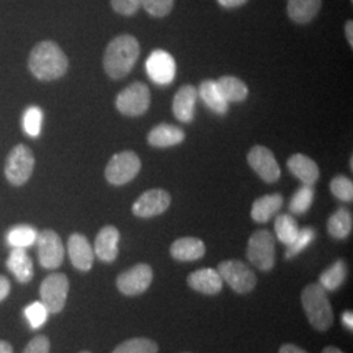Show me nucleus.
Returning a JSON list of instances; mask_svg holds the SVG:
<instances>
[{
    "label": "nucleus",
    "mask_w": 353,
    "mask_h": 353,
    "mask_svg": "<svg viewBox=\"0 0 353 353\" xmlns=\"http://www.w3.org/2000/svg\"><path fill=\"white\" fill-rule=\"evenodd\" d=\"M29 70L38 80H57L67 72L68 59L58 43L43 41L37 43L29 54Z\"/></svg>",
    "instance_id": "obj_1"
},
{
    "label": "nucleus",
    "mask_w": 353,
    "mask_h": 353,
    "mask_svg": "<svg viewBox=\"0 0 353 353\" xmlns=\"http://www.w3.org/2000/svg\"><path fill=\"white\" fill-rule=\"evenodd\" d=\"M139 54V41L131 34H121L109 42L103 54V68L112 79H122L131 72Z\"/></svg>",
    "instance_id": "obj_2"
},
{
    "label": "nucleus",
    "mask_w": 353,
    "mask_h": 353,
    "mask_svg": "<svg viewBox=\"0 0 353 353\" xmlns=\"http://www.w3.org/2000/svg\"><path fill=\"white\" fill-rule=\"evenodd\" d=\"M303 310L310 325L318 331H327L334 323V312L327 297V290L319 283L306 285L301 294Z\"/></svg>",
    "instance_id": "obj_3"
},
{
    "label": "nucleus",
    "mask_w": 353,
    "mask_h": 353,
    "mask_svg": "<svg viewBox=\"0 0 353 353\" xmlns=\"http://www.w3.org/2000/svg\"><path fill=\"white\" fill-rule=\"evenodd\" d=\"M248 259L262 271H271L275 265V237L267 230L254 232L248 243Z\"/></svg>",
    "instance_id": "obj_4"
},
{
    "label": "nucleus",
    "mask_w": 353,
    "mask_h": 353,
    "mask_svg": "<svg viewBox=\"0 0 353 353\" xmlns=\"http://www.w3.org/2000/svg\"><path fill=\"white\" fill-rule=\"evenodd\" d=\"M141 169L139 156L132 151H123L114 154L105 169V176L114 186H122L131 182Z\"/></svg>",
    "instance_id": "obj_5"
},
{
    "label": "nucleus",
    "mask_w": 353,
    "mask_h": 353,
    "mask_svg": "<svg viewBox=\"0 0 353 353\" xmlns=\"http://www.w3.org/2000/svg\"><path fill=\"white\" fill-rule=\"evenodd\" d=\"M151 92L144 84L137 81L130 87L123 89L115 100V106L119 113L127 117H139L150 109Z\"/></svg>",
    "instance_id": "obj_6"
},
{
    "label": "nucleus",
    "mask_w": 353,
    "mask_h": 353,
    "mask_svg": "<svg viewBox=\"0 0 353 353\" xmlns=\"http://www.w3.org/2000/svg\"><path fill=\"white\" fill-rule=\"evenodd\" d=\"M33 169H34L33 153L24 144H19L10 152L6 161L4 173L13 186H23L32 176Z\"/></svg>",
    "instance_id": "obj_7"
},
{
    "label": "nucleus",
    "mask_w": 353,
    "mask_h": 353,
    "mask_svg": "<svg viewBox=\"0 0 353 353\" xmlns=\"http://www.w3.org/2000/svg\"><path fill=\"white\" fill-rule=\"evenodd\" d=\"M70 290L68 279L64 274H51L45 279L39 288L41 303L51 314L63 310Z\"/></svg>",
    "instance_id": "obj_8"
},
{
    "label": "nucleus",
    "mask_w": 353,
    "mask_h": 353,
    "mask_svg": "<svg viewBox=\"0 0 353 353\" xmlns=\"http://www.w3.org/2000/svg\"><path fill=\"white\" fill-rule=\"evenodd\" d=\"M217 271L223 281H227L228 285L237 293H249L256 285V276L252 270L240 261L229 259L221 262Z\"/></svg>",
    "instance_id": "obj_9"
},
{
    "label": "nucleus",
    "mask_w": 353,
    "mask_h": 353,
    "mask_svg": "<svg viewBox=\"0 0 353 353\" xmlns=\"http://www.w3.org/2000/svg\"><path fill=\"white\" fill-rule=\"evenodd\" d=\"M36 242L39 265L43 268L55 270L63 263V242L54 230H43L38 234Z\"/></svg>",
    "instance_id": "obj_10"
},
{
    "label": "nucleus",
    "mask_w": 353,
    "mask_h": 353,
    "mask_svg": "<svg viewBox=\"0 0 353 353\" xmlns=\"http://www.w3.org/2000/svg\"><path fill=\"white\" fill-rule=\"evenodd\" d=\"M153 271L150 265L139 263L122 272L117 279V287L126 296H138L150 288Z\"/></svg>",
    "instance_id": "obj_11"
},
{
    "label": "nucleus",
    "mask_w": 353,
    "mask_h": 353,
    "mask_svg": "<svg viewBox=\"0 0 353 353\" xmlns=\"http://www.w3.org/2000/svg\"><path fill=\"white\" fill-rule=\"evenodd\" d=\"M248 161L252 170L267 183H275L281 176V170L274 153L263 145L252 147Z\"/></svg>",
    "instance_id": "obj_12"
},
{
    "label": "nucleus",
    "mask_w": 353,
    "mask_h": 353,
    "mask_svg": "<svg viewBox=\"0 0 353 353\" xmlns=\"http://www.w3.org/2000/svg\"><path fill=\"white\" fill-rule=\"evenodd\" d=\"M172 202L170 194L161 189H152L143 192L132 205V214L141 219H150L164 214Z\"/></svg>",
    "instance_id": "obj_13"
},
{
    "label": "nucleus",
    "mask_w": 353,
    "mask_h": 353,
    "mask_svg": "<svg viewBox=\"0 0 353 353\" xmlns=\"http://www.w3.org/2000/svg\"><path fill=\"white\" fill-rule=\"evenodd\" d=\"M147 74L159 85H168L176 77L174 58L164 50H154L147 61Z\"/></svg>",
    "instance_id": "obj_14"
},
{
    "label": "nucleus",
    "mask_w": 353,
    "mask_h": 353,
    "mask_svg": "<svg viewBox=\"0 0 353 353\" xmlns=\"http://www.w3.org/2000/svg\"><path fill=\"white\" fill-rule=\"evenodd\" d=\"M68 255L71 263L80 271L87 272L93 265L94 252L87 237L80 233H74L68 239Z\"/></svg>",
    "instance_id": "obj_15"
},
{
    "label": "nucleus",
    "mask_w": 353,
    "mask_h": 353,
    "mask_svg": "<svg viewBox=\"0 0 353 353\" xmlns=\"http://www.w3.org/2000/svg\"><path fill=\"white\" fill-rule=\"evenodd\" d=\"M119 230L113 225H106L102 228L99 232L96 241H94V254L97 255V258L106 262V263H112L117 256H118V245H119Z\"/></svg>",
    "instance_id": "obj_16"
},
{
    "label": "nucleus",
    "mask_w": 353,
    "mask_h": 353,
    "mask_svg": "<svg viewBox=\"0 0 353 353\" xmlns=\"http://www.w3.org/2000/svg\"><path fill=\"white\" fill-rule=\"evenodd\" d=\"M188 284L192 290L203 294H217L223 290V279L219 271L214 268H201L191 272Z\"/></svg>",
    "instance_id": "obj_17"
},
{
    "label": "nucleus",
    "mask_w": 353,
    "mask_h": 353,
    "mask_svg": "<svg viewBox=\"0 0 353 353\" xmlns=\"http://www.w3.org/2000/svg\"><path fill=\"white\" fill-rule=\"evenodd\" d=\"M196 99L198 89L192 85H183L176 92L173 100V113L178 121L188 123L194 119Z\"/></svg>",
    "instance_id": "obj_18"
},
{
    "label": "nucleus",
    "mask_w": 353,
    "mask_h": 353,
    "mask_svg": "<svg viewBox=\"0 0 353 353\" xmlns=\"http://www.w3.org/2000/svg\"><path fill=\"white\" fill-rule=\"evenodd\" d=\"M170 254L174 259L181 262L198 261L205 254V245L196 237H182L173 242Z\"/></svg>",
    "instance_id": "obj_19"
},
{
    "label": "nucleus",
    "mask_w": 353,
    "mask_h": 353,
    "mask_svg": "<svg viewBox=\"0 0 353 353\" xmlns=\"http://www.w3.org/2000/svg\"><path fill=\"white\" fill-rule=\"evenodd\" d=\"M290 173L297 176L303 185H314L319 178V168L314 160L303 153H296L288 160Z\"/></svg>",
    "instance_id": "obj_20"
},
{
    "label": "nucleus",
    "mask_w": 353,
    "mask_h": 353,
    "mask_svg": "<svg viewBox=\"0 0 353 353\" xmlns=\"http://www.w3.org/2000/svg\"><path fill=\"white\" fill-rule=\"evenodd\" d=\"M185 140V132L182 128L161 123L159 126L153 127L148 134V143L152 147L157 148H166L181 144Z\"/></svg>",
    "instance_id": "obj_21"
},
{
    "label": "nucleus",
    "mask_w": 353,
    "mask_h": 353,
    "mask_svg": "<svg viewBox=\"0 0 353 353\" xmlns=\"http://www.w3.org/2000/svg\"><path fill=\"white\" fill-rule=\"evenodd\" d=\"M284 199L281 194H270L258 198L255 202L252 203V219L256 223L265 224L267 221L271 220L278 214L280 208L283 207Z\"/></svg>",
    "instance_id": "obj_22"
},
{
    "label": "nucleus",
    "mask_w": 353,
    "mask_h": 353,
    "mask_svg": "<svg viewBox=\"0 0 353 353\" xmlns=\"http://www.w3.org/2000/svg\"><path fill=\"white\" fill-rule=\"evenodd\" d=\"M322 7V0H288L287 12L297 24H307L316 17Z\"/></svg>",
    "instance_id": "obj_23"
},
{
    "label": "nucleus",
    "mask_w": 353,
    "mask_h": 353,
    "mask_svg": "<svg viewBox=\"0 0 353 353\" xmlns=\"http://www.w3.org/2000/svg\"><path fill=\"white\" fill-rule=\"evenodd\" d=\"M7 267L20 283H28L33 278V262L26 249L13 248L7 259Z\"/></svg>",
    "instance_id": "obj_24"
},
{
    "label": "nucleus",
    "mask_w": 353,
    "mask_h": 353,
    "mask_svg": "<svg viewBox=\"0 0 353 353\" xmlns=\"http://www.w3.org/2000/svg\"><path fill=\"white\" fill-rule=\"evenodd\" d=\"M216 85L228 103L243 101L249 94L248 85L236 76H223L216 81Z\"/></svg>",
    "instance_id": "obj_25"
},
{
    "label": "nucleus",
    "mask_w": 353,
    "mask_h": 353,
    "mask_svg": "<svg viewBox=\"0 0 353 353\" xmlns=\"http://www.w3.org/2000/svg\"><path fill=\"white\" fill-rule=\"evenodd\" d=\"M198 94L214 113L220 114V115L228 113L229 103L223 99L214 80H204L199 87Z\"/></svg>",
    "instance_id": "obj_26"
},
{
    "label": "nucleus",
    "mask_w": 353,
    "mask_h": 353,
    "mask_svg": "<svg viewBox=\"0 0 353 353\" xmlns=\"http://www.w3.org/2000/svg\"><path fill=\"white\" fill-rule=\"evenodd\" d=\"M352 214L347 208H339L330 216L327 221V230L331 237L344 240L352 232Z\"/></svg>",
    "instance_id": "obj_27"
},
{
    "label": "nucleus",
    "mask_w": 353,
    "mask_h": 353,
    "mask_svg": "<svg viewBox=\"0 0 353 353\" xmlns=\"http://www.w3.org/2000/svg\"><path fill=\"white\" fill-rule=\"evenodd\" d=\"M347 265L344 261H336L326 268L319 276V284L326 290H336L341 288L347 279Z\"/></svg>",
    "instance_id": "obj_28"
},
{
    "label": "nucleus",
    "mask_w": 353,
    "mask_h": 353,
    "mask_svg": "<svg viewBox=\"0 0 353 353\" xmlns=\"http://www.w3.org/2000/svg\"><path fill=\"white\" fill-rule=\"evenodd\" d=\"M37 237L38 232L34 228L30 225H17L8 232L7 241L12 248L26 249L37 241Z\"/></svg>",
    "instance_id": "obj_29"
},
{
    "label": "nucleus",
    "mask_w": 353,
    "mask_h": 353,
    "mask_svg": "<svg viewBox=\"0 0 353 353\" xmlns=\"http://www.w3.org/2000/svg\"><path fill=\"white\" fill-rule=\"evenodd\" d=\"M314 188L313 185H303L297 190L290 203V211L292 214H303L307 212L314 202Z\"/></svg>",
    "instance_id": "obj_30"
},
{
    "label": "nucleus",
    "mask_w": 353,
    "mask_h": 353,
    "mask_svg": "<svg viewBox=\"0 0 353 353\" xmlns=\"http://www.w3.org/2000/svg\"><path fill=\"white\" fill-rule=\"evenodd\" d=\"M299 224L290 214H279L275 220V232L279 241L284 245H290L299 234Z\"/></svg>",
    "instance_id": "obj_31"
},
{
    "label": "nucleus",
    "mask_w": 353,
    "mask_h": 353,
    "mask_svg": "<svg viewBox=\"0 0 353 353\" xmlns=\"http://www.w3.org/2000/svg\"><path fill=\"white\" fill-rule=\"evenodd\" d=\"M159 345L156 341L147 338H134L121 343L113 353H157Z\"/></svg>",
    "instance_id": "obj_32"
},
{
    "label": "nucleus",
    "mask_w": 353,
    "mask_h": 353,
    "mask_svg": "<svg viewBox=\"0 0 353 353\" xmlns=\"http://www.w3.org/2000/svg\"><path fill=\"white\" fill-rule=\"evenodd\" d=\"M316 239V230L312 227H305L299 230L297 237L288 245V249L284 254L285 259H292L297 256L300 252H303Z\"/></svg>",
    "instance_id": "obj_33"
},
{
    "label": "nucleus",
    "mask_w": 353,
    "mask_h": 353,
    "mask_svg": "<svg viewBox=\"0 0 353 353\" xmlns=\"http://www.w3.org/2000/svg\"><path fill=\"white\" fill-rule=\"evenodd\" d=\"M42 119H43V113L37 106H30L28 108L23 117V127L26 135L32 138H37L41 134V126H42Z\"/></svg>",
    "instance_id": "obj_34"
},
{
    "label": "nucleus",
    "mask_w": 353,
    "mask_h": 353,
    "mask_svg": "<svg viewBox=\"0 0 353 353\" xmlns=\"http://www.w3.org/2000/svg\"><path fill=\"white\" fill-rule=\"evenodd\" d=\"M331 192L343 202H352L353 183L350 178L344 176H335L330 183Z\"/></svg>",
    "instance_id": "obj_35"
},
{
    "label": "nucleus",
    "mask_w": 353,
    "mask_h": 353,
    "mask_svg": "<svg viewBox=\"0 0 353 353\" xmlns=\"http://www.w3.org/2000/svg\"><path fill=\"white\" fill-rule=\"evenodd\" d=\"M26 318L30 325V327L37 328L42 327L48 319L49 312L48 309L43 306V303L41 301H36V303H30L29 306H26L24 310Z\"/></svg>",
    "instance_id": "obj_36"
},
{
    "label": "nucleus",
    "mask_w": 353,
    "mask_h": 353,
    "mask_svg": "<svg viewBox=\"0 0 353 353\" xmlns=\"http://www.w3.org/2000/svg\"><path fill=\"white\" fill-rule=\"evenodd\" d=\"M174 0H141V7L153 17H165L172 12Z\"/></svg>",
    "instance_id": "obj_37"
},
{
    "label": "nucleus",
    "mask_w": 353,
    "mask_h": 353,
    "mask_svg": "<svg viewBox=\"0 0 353 353\" xmlns=\"http://www.w3.org/2000/svg\"><path fill=\"white\" fill-rule=\"evenodd\" d=\"M112 7L122 16H132L139 11L141 0H112Z\"/></svg>",
    "instance_id": "obj_38"
},
{
    "label": "nucleus",
    "mask_w": 353,
    "mask_h": 353,
    "mask_svg": "<svg viewBox=\"0 0 353 353\" xmlns=\"http://www.w3.org/2000/svg\"><path fill=\"white\" fill-rule=\"evenodd\" d=\"M50 352V341L43 336L38 335L33 341L26 345L24 353H49Z\"/></svg>",
    "instance_id": "obj_39"
},
{
    "label": "nucleus",
    "mask_w": 353,
    "mask_h": 353,
    "mask_svg": "<svg viewBox=\"0 0 353 353\" xmlns=\"http://www.w3.org/2000/svg\"><path fill=\"white\" fill-rule=\"evenodd\" d=\"M11 290V284L6 276H0V301H3Z\"/></svg>",
    "instance_id": "obj_40"
},
{
    "label": "nucleus",
    "mask_w": 353,
    "mask_h": 353,
    "mask_svg": "<svg viewBox=\"0 0 353 353\" xmlns=\"http://www.w3.org/2000/svg\"><path fill=\"white\" fill-rule=\"evenodd\" d=\"M248 1H249V0H217V3H219L223 8H228V10L241 7V6L246 4Z\"/></svg>",
    "instance_id": "obj_41"
},
{
    "label": "nucleus",
    "mask_w": 353,
    "mask_h": 353,
    "mask_svg": "<svg viewBox=\"0 0 353 353\" xmlns=\"http://www.w3.org/2000/svg\"><path fill=\"white\" fill-rule=\"evenodd\" d=\"M279 353H309L306 352V351H303V348H300V347H297V345H294V344H284V345H281V348H280V351Z\"/></svg>",
    "instance_id": "obj_42"
},
{
    "label": "nucleus",
    "mask_w": 353,
    "mask_h": 353,
    "mask_svg": "<svg viewBox=\"0 0 353 353\" xmlns=\"http://www.w3.org/2000/svg\"><path fill=\"white\" fill-rule=\"evenodd\" d=\"M345 37H347V41H348V43H350V46L352 48L353 46V23L352 20H348L347 23H345Z\"/></svg>",
    "instance_id": "obj_43"
},
{
    "label": "nucleus",
    "mask_w": 353,
    "mask_h": 353,
    "mask_svg": "<svg viewBox=\"0 0 353 353\" xmlns=\"http://www.w3.org/2000/svg\"><path fill=\"white\" fill-rule=\"evenodd\" d=\"M343 323L347 328H350L351 331L353 330V314L352 312H344L343 314Z\"/></svg>",
    "instance_id": "obj_44"
},
{
    "label": "nucleus",
    "mask_w": 353,
    "mask_h": 353,
    "mask_svg": "<svg viewBox=\"0 0 353 353\" xmlns=\"http://www.w3.org/2000/svg\"><path fill=\"white\" fill-rule=\"evenodd\" d=\"M0 353H13L11 344L7 341H0Z\"/></svg>",
    "instance_id": "obj_45"
},
{
    "label": "nucleus",
    "mask_w": 353,
    "mask_h": 353,
    "mask_svg": "<svg viewBox=\"0 0 353 353\" xmlns=\"http://www.w3.org/2000/svg\"><path fill=\"white\" fill-rule=\"evenodd\" d=\"M322 353H344L339 348H336V347H326Z\"/></svg>",
    "instance_id": "obj_46"
},
{
    "label": "nucleus",
    "mask_w": 353,
    "mask_h": 353,
    "mask_svg": "<svg viewBox=\"0 0 353 353\" xmlns=\"http://www.w3.org/2000/svg\"><path fill=\"white\" fill-rule=\"evenodd\" d=\"M81 353H89V352H81Z\"/></svg>",
    "instance_id": "obj_47"
},
{
    "label": "nucleus",
    "mask_w": 353,
    "mask_h": 353,
    "mask_svg": "<svg viewBox=\"0 0 353 353\" xmlns=\"http://www.w3.org/2000/svg\"><path fill=\"white\" fill-rule=\"evenodd\" d=\"M185 353H189V352H185Z\"/></svg>",
    "instance_id": "obj_48"
},
{
    "label": "nucleus",
    "mask_w": 353,
    "mask_h": 353,
    "mask_svg": "<svg viewBox=\"0 0 353 353\" xmlns=\"http://www.w3.org/2000/svg\"><path fill=\"white\" fill-rule=\"evenodd\" d=\"M351 1H352V0H351Z\"/></svg>",
    "instance_id": "obj_49"
}]
</instances>
